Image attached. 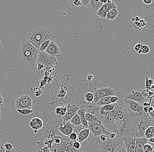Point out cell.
<instances>
[{"label": "cell", "mask_w": 154, "mask_h": 152, "mask_svg": "<svg viewBox=\"0 0 154 152\" xmlns=\"http://www.w3.org/2000/svg\"><path fill=\"white\" fill-rule=\"evenodd\" d=\"M113 118L114 133L115 139L123 140L125 138L134 137L133 132V120L130 117L124 101L122 100L115 103V107L110 111Z\"/></svg>", "instance_id": "6da1fadb"}, {"label": "cell", "mask_w": 154, "mask_h": 152, "mask_svg": "<svg viewBox=\"0 0 154 152\" xmlns=\"http://www.w3.org/2000/svg\"><path fill=\"white\" fill-rule=\"evenodd\" d=\"M44 143L50 152H83L73 147V142L68 136L60 133L57 126H52L46 129L44 134Z\"/></svg>", "instance_id": "7a4b0ae2"}, {"label": "cell", "mask_w": 154, "mask_h": 152, "mask_svg": "<svg viewBox=\"0 0 154 152\" xmlns=\"http://www.w3.org/2000/svg\"><path fill=\"white\" fill-rule=\"evenodd\" d=\"M145 79L146 76L143 77L142 76L140 80H137L132 85L130 86L125 93V99L134 101L141 104L145 102H151L152 101L145 99L142 95L143 90L146 88Z\"/></svg>", "instance_id": "3957f363"}, {"label": "cell", "mask_w": 154, "mask_h": 152, "mask_svg": "<svg viewBox=\"0 0 154 152\" xmlns=\"http://www.w3.org/2000/svg\"><path fill=\"white\" fill-rule=\"evenodd\" d=\"M39 51L28 40L21 44L19 54L22 62L28 66L33 67L37 63Z\"/></svg>", "instance_id": "277c9868"}, {"label": "cell", "mask_w": 154, "mask_h": 152, "mask_svg": "<svg viewBox=\"0 0 154 152\" xmlns=\"http://www.w3.org/2000/svg\"><path fill=\"white\" fill-rule=\"evenodd\" d=\"M51 39V34L48 29L43 27L37 26L30 30L27 36L28 41L38 50L43 42Z\"/></svg>", "instance_id": "5b68a950"}, {"label": "cell", "mask_w": 154, "mask_h": 152, "mask_svg": "<svg viewBox=\"0 0 154 152\" xmlns=\"http://www.w3.org/2000/svg\"><path fill=\"white\" fill-rule=\"evenodd\" d=\"M153 126V122L145 113L140 118L133 120L132 129L134 137H145L146 130L150 126Z\"/></svg>", "instance_id": "8992f818"}, {"label": "cell", "mask_w": 154, "mask_h": 152, "mask_svg": "<svg viewBox=\"0 0 154 152\" xmlns=\"http://www.w3.org/2000/svg\"><path fill=\"white\" fill-rule=\"evenodd\" d=\"M123 146V140L107 137L105 142L99 141L98 148L100 152H117Z\"/></svg>", "instance_id": "52a82bcc"}, {"label": "cell", "mask_w": 154, "mask_h": 152, "mask_svg": "<svg viewBox=\"0 0 154 152\" xmlns=\"http://www.w3.org/2000/svg\"><path fill=\"white\" fill-rule=\"evenodd\" d=\"M123 101L129 114L132 120L140 118L145 114L143 110V105L127 99H124Z\"/></svg>", "instance_id": "ba28073f"}, {"label": "cell", "mask_w": 154, "mask_h": 152, "mask_svg": "<svg viewBox=\"0 0 154 152\" xmlns=\"http://www.w3.org/2000/svg\"><path fill=\"white\" fill-rule=\"evenodd\" d=\"M93 94L94 100L92 104L95 105L102 98L107 96H115V92L111 87H104L96 89Z\"/></svg>", "instance_id": "9c48e42d"}, {"label": "cell", "mask_w": 154, "mask_h": 152, "mask_svg": "<svg viewBox=\"0 0 154 152\" xmlns=\"http://www.w3.org/2000/svg\"><path fill=\"white\" fill-rule=\"evenodd\" d=\"M88 129L92 132L95 138L100 137L102 135H105L107 137L109 138L110 133L106 131L105 129L102 125L101 122L96 123H88Z\"/></svg>", "instance_id": "30bf717a"}, {"label": "cell", "mask_w": 154, "mask_h": 152, "mask_svg": "<svg viewBox=\"0 0 154 152\" xmlns=\"http://www.w3.org/2000/svg\"><path fill=\"white\" fill-rule=\"evenodd\" d=\"M15 104L17 110H31L32 105V99L29 95H23L16 100Z\"/></svg>", "instance_id": "8fae6325"}, {"label": "cell", "mask_w": 154, "mask_h": 152, "mask_svg": "<svg viewBox=\"0 0 154 152\" xmlns=\"http://www.w3.org/2000/svg\"><path fill=\"white\" fill-rule=\"evenodd\" d=\"M55 57L53 56L44 52L39 51L38 55L37 63L43 64L44 69H47L55 61Z\"/></svg>", "instance_id": "7c38bea8"}, {"label": "cell", "mask_w": 154, "mask_h": 152, "mask_svg": "<svg viewBox=\"0 0 154 152\" xmlns=\"http://www.w3.org/2000/svg\"><path fill=\"white\" fill-rule=\"evenodd\" d=\"M67 105V112L65 115L62 116L63 122H69L75 113H77V111L81 107L77 105L71 104H68Z\"/></svg>", "instance_id": "4fadbf2b"}, {"label": "cell", "mask_w": 154, "mask_h": 152, "mask_svg": "<svg viewBox=\"0 0 154 152\" xmlns=\"http://www.w3.org/2000/svg\"><path fill=\"white\" fill-rule=\"evenodd\" d=\"M121 100V97L120 95L117 96H107L101 99L95 105L101 107L106 105L115 103Z\"/></svg>", "instance_id": "5bb4252c"}, {"label": "cell", "mask_w": 154, "mask_h": 152, "mask_svg": "<svg viewBox=\"0 0 154 152\" xmlns=\"http://www.w3.org/2000/svg\"><path fill=\"white\" fill-rule=\"evenodd\" d=\"M123 141L126 152H137L135 138H123Z\"/></svg>", "instance_id": "9a60e30c"}, {"label": "cell", "mask_w": 154, "mask_h": 152, "mask_svg": "<svg viewBox=\"0 0 154 152\" xmlns=\"http://www.w3.org/2000/svg\"><path fill=\"white\" fill-rule=\"evenodd\" d=\"M75 126L70 122H63L60 125L59 130L62 134L65 136L69 137L72 132H74Z\"/></svg>", "instance_id": "2e32d148"}, {"label": "cell", "mask_w": 154, "mask_h": 152, "mask_svg": "<svg viewBox=\"0 0 154 152\" xmlns=\"http://www.w3.org/2000/svg\"><path fill=\"white\" fill-rule=\"evenodd\" d=\"M113 8H116V6L113 2L110 4L106 3L102 6L96 13V15L103 19H105L107 12Z\"/></svg>", "instance_id": "e0dca14e"}, {"label": "cell", "mask_w": 154, "mask_h": 152, "mask_svg": "<svg viewBox=\"0 0 154 152\" xmlns=\"http://www.w3.org/2000/svg\"><path fill=\"white\" fill-rule=\"evenodd\" d=\"M45 52L53 56L59 57L60 56L58 46L54 41H51L48 48L46 49Z\"/></svg>", "instance_id": "ac0fdd59"}, {"label": "cell", "mask_w": 154, "mask_h": 152, "mask_svg": "<svg viewBox=\"0 0 154 152\" xmlns=\"http://www.w3.org/2000/svg\"><path fill=\"white\" fill-rule=\"evenodd\" d=\"M103 5L101 0H89L88 6L91 12L96 13Z\"/></svg>", "instance_id": "d6986e66"}, {"label": "cell", "mask_w": 154, "mask_h": 152, "mask_svg": "<svg viewBox=\"0 0 154 152\" xmlns=\"http://www.w3.org/2000/svg\"><path fill=\"white\" fill-rule=\"evenodd\" d=\"M86 112V107H81L77 111V113L80 116L81 120L82 125L85 129L88 128V123L85 118V114Z\"/></svg>", "instance_id": "ffe728a7"}, {"label": "cell", "mask_w": 154, "mask_h": 152, "mask_svg": "<svg viewBox=\"0 0 154 152\" xmlns=\"http://www.w3.org/2000/svg\"><path fill=\"white\" fill-rule=\"evenodd\" d=\"M148 140L146 137L136 138V147L137 152H144L143 147L145 144L148 143Z\"/></svg>", "instance_id": "44dd1931"}, {"label": "cell", "mask_w": 154, "mask_h": 152, "mask_svg": "<svg viewBox=\"0 0 154 152\" xmlns=\"http://www.w3.org/2000/svg\"><path fill=\"white\" fill-rule=\"evenodd\" d=\"M30 126L32 129L38 131L43 127V121L38 118H32L30 122Z\"/></svg>", "instance_id": "7402d4cb"}, {"label": "cell", "mask_w": 154, "mask_h": 152, "mask_svg": "<svg viewBox=\"0 0 154 152\" xmlns=\"http://www.w3.org/2000/svg\"><path fill=\"white\" fill-rule=\"evenodd\" d=\"M90 131L88 128L82 130L78 134V141L79 142H84L89 137Z\"/></svg>", "instance_id": "603a6c76"}, {"label": "cell", "mask_w": 154, "mask_h": 152, "mask_svg": "<svg viewBox=\"0 0 154 152\" xmlns=\"http://www.w3.org/2000/svg\"><path fill=\"white\" fill-rule=\"evenodd\" d=\"M119 14V11L117 8H113L109 10L106 15V18L107 20H113L116 19Z\"/></svg>", "instance_id": "cb8c5ba5"}, {"label": "cell", "mask_w": 154, "mask_h": 152, "mask_svg": "<svg viewBox=\"0 0 154 152\" xmlns=\"http://www.w3.org/2000/svg\"><path fill=\"white\" fill-rule=\"evenodd\" d=\"M69 122L75 126H80L82 125L80 117L77 113L73 116Z\"/></svg>", "instance_id": "d4e9b609"}, {"label": "cell", "mask_w": 154, "mask_h": 152, "mask_svg": "<svg viewBox=\"0 0 154 152\" xmlns=\"http://www.w3.org/2000/svg\"><path fill=\"white\" fill-rule=\"evenodd\" d=\"M115 103L110 104L106 105L100 107V113L112 111L115 107Z\"/></svg>", "instance_id": "484cf974"}, {"label": "cell", "mask_w": 154, "mask_h": 152, "mask_svg": "<svg viewBox=\"0 0 154 152\" xmlns=\"http://www.w3.org/2000/svg\"><path fill=\"white\" fill-rule=\"evenodd\" d=\"M85 118H86L88 123H92L96 122H101L99 118L96 117L94 114L89 113H86L85 114Z\"/></svg>", "instance_id": "4316f807"}, {"label": "cell", "mask_w": 154, "mask_h": 152, "mask_svg": "<svg viewBox=\"0 0 154 152\" xmlns=\"http://www.w3.org/2000/svg\"><path fill=\"white\" fill-rule=\"evenodd\" d=\"M140 4L145 8H151L154 6V1L152 0H142L139 1Z\"/></svg>", "instance_id": "83f0119b"}, {"label": "cell", "mask_w": 154, "mask_h": 152, "mask_svg": "<svg viewBox=\"0 0 154 152\" xmlns=\"http://www.w3.org/2000/svg\"><path fill=\"white\" fill-rule=\"evenodd\" d=\"M146 114L152 121L154 122V102L152 100L151 101V104L149 106L148 113Z\"/></svg>", "instance_id": "f1b7e54d"}, {"label": "cell", "mask_w": 154, "mask_h": 152, "mask_svg": "<svg viewBox=\"0 0 154 152\" xmlns=\"http://www.w3.org/2000/svg\"><path fill=\"white\" fill-rule=\"evenodd\" d=\"M67 105L57 107L55 109V112L57 114H58L60 116H63V115H65V113L67 112Z\"/></svg>", "instance_id": "f546056e"}, {"label": "cell", "mask_w": 154, "mask_h": 152, "mask_svg": "<svg viewBox=\"0 0 154 152\" xmlns=\"http://www.w3.org/2000/svg\"><path fill=\"white\" fill-rule=\"evenodd\" d=\"M144 135H145V137H146L148 139L151 138L153 137L154 136V126H152L149 127L145 131Z\"/></svg>", "instance_id": "4dcf8cb0"}, {"label": "cell", "mask_w": 154, "mask_h": 152, "mask_svg": "<svg viewBox=\"0 0 154 152\" xmlns=\"http://www.w3.org/2000/svg\"><path fill=\"white\" fill-rule=\"evenodd\" d=\"M84 98L85 100V101L87 102V104L91 103L93 102L94 100L93 93H85L84 95Z\"/></svg>", "instance_id": "1f68e13d"}, {"label": "cell", "mask_w": 154, "mask_h": 152, "mask_svg": "<svg viewBox=\"0 0 154 152\" xmlns=\"http://www.w3.org/2000/svg\"><path fill=\"white\" fill-rule=\"evenodd\" d=\"M51 41V40H47L44 41V42H43V43L41 44V45H40L39 49H38L39 51H46V49L48 48Z\"/></svg>", "instance_id": "d6a6232c"}, {"label": "cell", "mask_w": 154, "mask_h": 152, "mask_svg": "<svg viewBox=\"0 0 154 152\" xmlns=\"http://www.w3.org/2000/svg\"><path fill=\"white\" fill-rule=\"evenodd\" d=\"M153 150V147L150 143H147L143 147L144 152H152Z\"/></svg>", "instance_id": "836d02e7"}, {"label": "cell", "mask_w": 154, "mask_h": 152, "mask_svg": "<svg viewBox=\"0 0 154 152\" xmlns=\"http://www.w3.org/2000/svg\"><path fill=\"white\" fill-rule=\"evenodd\" d=\"M73 147L76 150H84L83 147L81 144L80 142H79V141H77L76 140L73 142Z\"/></svg>", "instance_id": "e575fe53"}, {"label": "cell", "mask_w": 154, "mask_h": 152, "mask_svg": "<svg viewBox=\"0 0 154 152\" xmlns=\"http://www.w3.org/2000/svg\"><path fill=\"white\" fill-rule=\"evenodd\" d=\"M149 51H150V49H149V47H148V46H147V45L143 44L142 48H141V49H140V51L138 53V54H140L141 53L145 54H147L148 53H149Z\"/></svg>", "instance_id": "d590c367"}, {"label": "cell", "mask_w": 154, "mask_h": 152, "mask_svg": "<svg viewBox=\"0 0 154 152\" xmlns=\"http://www.w3.org/2000/svg\"><path fill=\"white\" fill-rule=\"evenodd\" d=\"M17 110L19 113L23 114V115H28V114H30V113H32L33 112V111L32 110L17 109Z\"/></svg>", "instance_id": "8d00e7d4"}, {"label": "cell", "mask_w": 154, "mask_h": 152, "mask_svg": "<svg viewBox=\"0 0 154 152\" xmlns=\"http://www.w3.org/2000/svg\"><path fill=\"white\" fill-rule=\"evenodd\" d=\"M69 138H70L71 140L73 141H76L77 138H78V135L76 132H75V131H74V132H72L71 134V135L69 136Z\"/></svg>", "instance_id": "74e56055"}, {"label": "cell", "mask_w": 154, "mask_h": 152, "mask_svg": "<svg viewBox=\"0 0 154 152\" xmlns=\"http://www.w3.org/2000/svg\"><path fill=\"white\" fill-rule=\"evenodd\" d=\"M143 44H136L134 47V49L137 52V53L139 52L140 51V49L142 48V46L143 45Z\"/></svg>", "instance_id": "f35d334b"}, {"label": "cell", "mask_w": 154, "mask_h": 152, "mask_svg": "<svg viewBox=\"0 0 154 152\" xmlns=\"http://www.w3.org/2000/svg\"><path fill=\"white\" fill-rule=\"evenodd\" d=\"M5 150H8L10 151L12 150L13 149L14 147L12 146L11 144L9 143H6L5 145Z\"/></svg>", "instance_id": "ab89813d"}, {"label": "cell", "mask_w": 154, "mask_h": 152, "mask_svg": "<svg viewBox=\"0 0 154 152\" xmlns=\"http://www.w3.org/2000/svg\"><path fill=\"white\" fill-rule=\"evenodd\" d=\"M133 27L135 29H138L141 27V24L140 22H134L133 23Z\"/></svg>", "instance_id": "60d3db41"}, {"label": "cell", "mask_w": 154, "mask_h": 152, "mask_svg": "<svg viewBox=\"0 0 154 152\" xmlns=\"http://www.w3.org/2000/svg\"><path fill=\"white\" fill-rule=\"evenodd\" d=\"M0 152H6L5 148L3 142L0 140Z\"/></svg>", "instance_id": "b9f144b4"}, {"label": "cell", "mask_w": 154, "mask_h": 152, "mask_svg": "<svg viewBox=\"0 0 154 152\" xmlns=\"http://www.w3.org/2000/svg\"><path fill=\"white\" fill-rule=\"evenodd\" d=\"M73 4L76 7L82 5L81 2L80 0H77V1H73Z\"/></svg>", "instance_id": "7bdbcfd3"}, {"label": "cell", "mask_w": 154, "mask_h": 152, "mask_svg": "<svg viewBox=\"0 0 154 152\" xmlns=\"http://www.w3.org/2000/svg\"><path fill=\"white\" fill-rule=\"evenodd\" d=\"M43 69H44V66L43 64L40 63H37V69H36L37 70L41 71V70H43Z\"/></svg>", "instance_id": "ee69618b"}, {"label": "cell", "mask_w": 154, "mask_h": 152, "mask_svg": "<svg viewBox=\"0 0 154 152\" xmlns=\"http://www.w3.org/2000/svg\"><path fill=\"white\" fill-rule=\"evenodd\" d=\"M89 1V0H82V1H81L82 5L83 6H88Z\"/></svg>", "instance_id": "f6af8a7d"}, {"label": "cell", "mask_w": 154, "mask_h": 152, "mask_svg": "<svg viewBox=\"0 0 154 152\" xmlns=\"http://www.w3.org/2000/svg\"><path fill=\"white\" fill-rule=\"evenodd\" d=\"M100 140L102 142H105L106 139L107 137L105 135H102L100 137Z\"/></svg>", "instance_id": "bcb514c9"}, {"label": "cell", "mask_w": 154, "mask_h": 152, "mask_svg": "<svg viewBox=\"0 0 154 152\" xmlns=\"http://www.w3.org/2000/svg\"><path fill=\"white\" fill-rule=\"evenodd\" d=\"M3 106V99L2 95L0 94V107H2Z\"/></svg>", "instance_id": "7dc6e473"}, {"label": "cell", "mask_w": 154, "mask_h": 152, "mask_svg": "<svg viewBox=\"0 0 154 152\" xmlns=\"http://www.w3.org/2000/svg\"><path fill=\"white\" fill-rule=\"evenodd\" d=\"M40 152H50L49 149L47 147H44L43 149H42Z\"/></svg>", "instance_id": "c3c4849f"}, {"label": "cell", "mask_w": 154, "mask_h": 152, "mask_svg": "<svg viewBox=\"0 0 154 152\" xmlns=\"http://www.w3.org/2000/svg\"><path fill=\"white\" fill-rule=\"evenodd\" d=\"M148 142H149V143H150V144H153L154 143V138L153 137L151 138L148 139Z\"/></svg>", "instance_id": "681fc988"}, {"label": "cell", "mask_w": 154, "mask_h": 152, "mask_svg": "<svg viewBox=\"0 0 154 152\" xmlns=\"http://www.w3.org/2000/svg\"><path fill=\"white\" fill-rule=\"evenodd\" d=\"M149 107H144V108H143V110L144 113H148V110H149Z\"/></svg>", "instance_id": "f907efd6"}, {"label": "cell", "mask_w": 154, "mask_h": 152, "mask_svg": "<svg viewBox=\"0 0 154 152\" xmlns=\"http://www.w3.org/2000/svg\"><path fill=\"white\" fill-rule=\"evenodd\" d=\"M42 92H41V91H36L35 93V96L36 97H39L41 95V94H42Z\"/></svg>", "instance_id": "816d5d0a"}, {"label": "cell", "mask_w": 154, "mask_h": 152, "mask_svg": "<svg viewBox=\"0 0 154 152\" xmlns=\"http://www.w3.org/2000/svg\"><path fill=\"white\" fill-rule=\"evenodd\" d=\"M117 152H126L125 147L123 146L121 149H120Z\"/></svg>", "instance_id": "f5cc1de1"}, {"label": "cell", "mask_w": 154, "mask_h": 152, "mask_svg": "<svg viewBox=\"0 0 154 152\" xmlns=\"http://www.w3.org/2000/svg\"><path fill=\"white\" fill-rule=\"evenodd\" d=\"M134 18L135 20V22H139L140 21V17H138V16H136V17H134Z\"/></svg>", "instance_id": "db71d44e"}, {"label": "cell", "mask_w": 154, "mask_h": 152, "mask_svg": "<svg viewBox=\"0 0 154 152\" xmlns=\"http://www.w3.org/2000/svg\"><path fill=\"white\" fill-rule=\"evenodd\" d=\"M6 150V152H16V151H15V149H14V148H13V149H12V150H11L9 151L8 150Z\"/></svg>", "instance_id": "11a10c76"}, {"label": "cell", "mask_w": 154, "mask_h": 152, "mask_svg": "<svg viewBox=\"0 0 154 152\" xmlns=\"http://www.w3.org/2000/svg\"><path fill=\"white\" fill-rule=\"evenodd\" d=\"M2 41L0 40V51L2 50Z\"/></svg>", "instance_id": "9f6ffc18"}, {"label": "cell", "mask_w": 154, "mask_h": 152, "mask_svg": "<svg viewBox=\"0 0 154 152\" xmlns=\"http://www.w3.org/2000/svg\"><path fill=\"white\" fill-rule=\"evenodd\" d=\"M112 1H111V0H107V3L110 4L112 2Z\"/></svg>", "instance_id": "6f0895ef"}, {"label": "cell", "mask_w": 154, "mask_h": 152, "mask_svg": "<svg viewBox=\"0 0 154 152\" xmlns=\"http://www.w3.org/2000/svg\"><path fill=\"white\" fill-rule=\"evenodd\" d=\"M153 91L154 92V94L153 95L152 98V101H153V102H154V89L153 90Z\"/></svg>", "instance_id": "680465c9"}, {"label": "cell", "mask_w": 154, "mask_h": 152, "mask_svg": "<svg viewBox=\"0 0 154 152\" xmlns=\"http://www.w3.org/2000/svg\"><path fill=\"white\" fill-rule=\"evenodd\" d=\"M151 145L153 147V151L152 152H154V143L153 144H151Z\"/></svg>", "instance_id": "91938a15"}, {"label": "cell", "mask_w": 154, "mask_h": 152, "mask_svg": "<svg viewBox=\"0 0 154 152\" xmlns=\"http://www.w3.org/2000/svg\"><path fill=\"white\" fill-rule=\"evenodd\" d=\"M131 20L132 21H133V22H135V18H132L131 19Z\"/></svg>", "instance_id": "94428289"}, {"label": "cell", "mask_w": 154, "mask_h": 152, "mask_svg": "<svg viewBox=\"0 0 154 152\" xmlns=\"http://www.w3.org/2000/svg\"><path fill=\"white\" fill-rule=\"evenodd\" d=\"M1 109H0V119H1Z\"/></svg>", "instance_id": "6125c7cd"}, {"label": "cell", "mask_w": 154, "mask_h": 152, "mask_svg": "<svg viewBox=\"0 0 154 152\" xmlns=\"http://www.w3.org/2000/svg\"><path fill=\"white\" fill-rule=\"evenodd\" d=\"M37 132V130H35L34 131V132L35 133H36Z\"/></svg>", "instance_id": "be15d7a7"}, {"label": "cell", "mask_w": 154, "mask_h": 152, "mask_svg": "<svg viewBox=\"0 0 154 152\" xmlns=\"http://www.w3.org/2000/svg\"><path fill=\"white\" fill-rule=\"evenodd\" d=\"M153 126H154V122H153Z\"/></svg>", "instance_id": "e7e4bbea"}, {"label": "cell", "mask_w": 154, "mask_h": 152, "mask_svg": "<svg viewBox=\"0 0 154 152\" xmlns=\"http://www.w3.org/2000/svg\"><path fill=\"white\" fill-rule=\"evenodd\" d=\"M153 138H154V136H153Z\"/></svg>", "instance_id": "03108f58"}]
</instances>
